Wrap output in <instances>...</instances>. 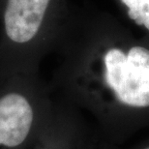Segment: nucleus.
I'll return each mask as SVG.
<instances>
[{
  "instance_id": "f257e3e1",
  "label": "nucleus",
  "mask_w": 149,
  "mask_h": 149,
  "mask_svg": "<svg viewBox=\"0 0 149 149\" xmlns=\"http://www.w3.org/2000/svg\"><path fill=\"white\" fill-rule=\"evenodd\" d=\"M57 0H1L0 61L9 67H32L47 47Z\"/></svg>"
},
{
  "instance_id": "f03ea898",
  "label": "nucleus",
  "mask_w": 149,
  "mask_h": 149,
  "mask_svg": "<svg viewBox=\"0 0 149 149\" xmlns=\"http://www.w3.org/2000/svg\"><path fill=\"white\" fill-rule=\"evenodd\" d=\"M104 79L121 104L132 108L149 107V50L133 47L125 53L108 49L103 56Z\"/></svg>"
},
{
  "instance_id": "7ed1b4c3",
  "label": "nucleus",
  "mask_w": 149,
  "mask_h": 149,
  "mask_svg": "<svg viewBox=\"0 0 149 149\" xmlns=\"http://www.w3.org/2000/svg\"><path fill=\"white\" fill-rule=\"evenodd\" d=\"M33 98L22 88L0 94V146L17 147L24 142L33 126Z\"/></svg>"
},
{
  "instance_id": "20e7f679",
  "label": "nucleus",
  "mask_w": 149,
  "mask_h": 149,
  "mask_svg": "<svg viewBox=\"0 0 149 149\" xmlns=\"http://www.w3.org/2000/svg\"><path fill=\"white\" fill-rule=\"evenodd\" d=\"M128 8V15L139 25L149 31V0H121Z\"/></svg>"
},
{
  "instance_id": "39448f33",
  "label": "nucleus",
  "mask_w": 149,
  "mask_h": 149,
  "mask_svg": "<svg viewBox=\"0 0 149 149\" xmlns=\"http://www.w3.org/2000/svg\"><path fill=\"white\" fill-rule=\"evenodd\" d=\"M145 149H149V147H147V148H145Z\"/></svg>"
}]
</instances>
